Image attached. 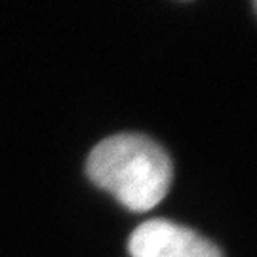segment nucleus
Instances as JSON below:
<instances>
[{"instance_id": "obj_1", "label": "nucleus", "mask_w": 257, "mask_h": 257, "mask_svg": "<svg viewBox=\"0 0 257 257\" xmlns=\"http://www.w3.org/2000/svg\"><path fill=\"white\" fill-rule=\"evenodd\" d=\"M88 175L132 211H149L172 183L170 156L153 139L122 134L101 141L88 158Z\"/></svg>"}, {"instance_id": "obj_2", "label": "nucleus", "mask_w": 257, "mask_h": 257, "mask_svg": "<svg viewBox=\"0 0 257 257\" xmlns=\"http://www.w3.org/2000/svg\"><path fill=\"white\" fill-rule=\"evenodd\" d=\"M132 257H223L211 242L194 230L166 219H151L134 230Z\"/></svg>"}]
</instances>
